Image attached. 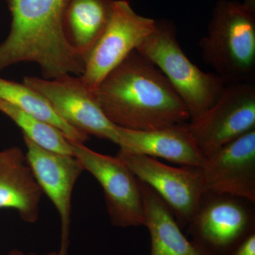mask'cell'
Returning <instances> with one entry per match:
<instances>
[{"instance_id":"1","label":"cell","mask_w":255,"mask_h":255,"mask_svg":"<svg viewBox=\"0 0 255 255\" xmlns=\"http://www.w3.org/2000/svg\"><path fill=\"white\" fill-rule=\"evenodd\" d=\"M95 92L106 117L123 128L156 130L190 120L169 80L137 50L104 79Z\"/></svg>"},{"instance_id":"2","label":"cell","mask_w":255,"mask_h":255,"mask_svg":"<svg viewBox=\"0 0 255 255\" xmlns=\"http://www.w3.org/2000/svg\"><path fill=\"white\" fill-rule=\"evenodd\" d=\"M11 29L0 45V71L21 63L38 64L43 78L81 76L85 61L69 44L63 21L70 0H6Z\"/></svg>"},{"instance_id":"3","label":"cell","mask_w":255,"mask_h":255,"mask_svg":"<svg viewBox=\"0 0 255 255\" xmlns=\"http://www.w3.org/2000/svg\"><path fill=\"white\" fill-rule=\"evenodd\" d=\"M199 47L203 59L225 83H252L255 78V0L218 1Z\"/></svg>"},{"instance_id":"4","label":"cell","mask_w":255,"mask_h":255,"mask_svg":"<svg viewBox=\"0 0 255 255\" xmlns=\"http://www.w3.org/2000/svg\"><path fill=\"white\" fill-rule=\"evenodd\" d=\"M137 51L163 73L187 107L190 122L214 105L226 84L214 73L201 70L185 54L177 40L173 23L156 20L154 31Z\"/></svg>"},{"instance_id":"5","label":"cell","mask_w":255,"mask_h":255,"mask_svg":"<svg viewBox=\"0 0 255 255\" xmlns=\"http://www.w3.org/2000/svg\"><path fill=\"white\" fill-rule=\"evenodd\" d=\"M254 205L237 196L206 192L187 226L191 243L202 255H229L255 232Z\"/></svg>"},{"instance_id":"6","label":"cell","mask_w":255,"mask_h":255,"mask_svg":"<svg viewBox=\"0 0 255 255\" xmlns=\"http://www.w3.org/2000/svg\"><path fill=\"white\" fill-rule=\"evenodd\" d=\"M117 156L168 206L180 227L187 228L207 192L200 169L172 167L155 157L121 149Z\"/></svg>"},{"instance_id":"7","label":"cell","mask_w":255,"mask_h":255,"mask_svg":"<svg viewBox=\"0 0 255 255\" xmlns=\"http://www.w3.org/2000/svg\"><path fill=\"white\" fill-rule=\"evenodd\" d=\"M85 170L97 179L103 189L110 222L117 228L145 225V209L140 182L117 156L104 155L85 144L71 142Z\"/></svg>"},{"instance_id":"8","label":"cell","mask_w":255,"mask_h":255,"mask_svg":"<svg viewBox=\"0 0 255 255\" xmlns=\"http://www.w3.org/2000/svg\"><path fill=\"white\" fill-rule=\"evenodd\" d=\"M23 83L43 96L56 114L87 135L119 143V127L106 117L95 91L80 76L65 75L48 79L25 77Z\"/></svg>"},{"instance_id":"9","label":"cell","mask_w":255,"mask_h":255,"mask_svg":"<svg viewBox=\"0 0 255 255\" xmlns=\"http://www.w3.org/2000/svg\"><path fill=\"white\" fill-rule=\"evenodd\" d=\"M156 20L137 14L128 0H114L113 12L103 34L85 61L81 75L96 92L101 82L155 29Z\"/></svg>"},{"instance_id":"10","label":"cell","mask_w":255,"mask_h":255,"mask_svg":"<svg viewBox=\"0 0 255 255\" xmlns=\"http://www.w3.org/2000/svg\"><path fill=\"white\" fill-rule=\"evenodd\" d=\"M206 156L255 129V86L250 82L226 85L214 105L189 124Z\"/></svg>"},{"instance_id":"11","label":"cell","mask_w":255,"mask_h":255,"mask_svg":"<svg viewBox=\"0 0 255 255\" xmlns=\"http://www.w3.org/2000/svg\"><path fill=\"white\" fill-rule=\"evenodd\" d=\"M26 159L43 194L54 205L61 223L60 251L68 254L71 226L72 196L83 171L74 155L53 152L40 147L23 136Z\"/></svg>"},{"instance_id":"12","label":"cell","mask_w":255,"mask_h":255,"mask_svg":"<svg viewBox=\"0 0 255 255\" xmlns=\"http://www.w3.org/2000/svg\"><path fill=\"white\" fill-rule=\"evenodd\" d=\"M199 169L207 192L255 204V129L205 156Z\"/></svg>"},{"instance_id":"13","label":"cell","mask_w":255,"mask_h":255,"mask_svg":"<svg viewBox=\"0 0 255 255\" xmlns=\"http://www.w3.org/2000/svg\"><path fill=\"white\" fill-rule=\"evenodd\" d=\"M121 150L162 158L182 166L200 168L205 156L193 137L189 124H178L152 130L119 127Z\"/></svg>"},{"instance_id":"14","label":"cell","mask_w":255,"mask_h":255,"mask_svg":"<svg viewBox=\"0 0 255 255\" xmlns=\"http://www.w3.org/2000/svg\"><path fill=\"white\" fill-rule=\"evenodd\" d=\"M42 195L26 153L16 146L0 150V209L14 210L23 222L34 223Z\"/></svg>"},{"instance_id":"15","label":"cell","mask_w":255,"mask_h":255,"mask_svg":"<svg viewBox=\"0 0 255 255\" xmlns=\"http://www.w3.org/2000/svg\"><path fill=\"white\" fill-rule=\"evenodd\" d=\"M139 182L145 209L144 226L150 234V255H202L184 236L168 206L149 186Z\"/></svg>"},{"instance_id":"16","label":"cell","mask_w":255,"mask_h":255,"mask_svg":"<svg viewBox=\"0 0 255 255\" xmlns=\"http://www.w3.org/2000/svg\"><path fill=\"white\" fill-rule=\"evenodd\" d=\"M114 4V0H70L69 3L64 33L85 63L110 22Z\"/></svg>"},{"instance_id":"17","label":"cell","mask_w":255,"mask_h":255,"mask_svg":"<svg viewBox=\"0 0 255 255\" xmlns=\"http://www.w3.org/2000/svg\"><path fill=\"white\" fill-rule=\"evenodd\" d=\"M0 99L53 126L70 142L85 144L90 139V135L74 128L60 118L43 96L23 83L0 78Z\"/></svg>"},{"instance_id":"18","label":"cell","mask_w":255,"mask_h":255,"mask_svg":"<svg viewBox=\"0 0 255 255\" xmlns=\"http://www.w3.org/2000/svg\"><path fill=\"white\" fill-rule=\"evenodd\" d=\"M0 112L19 127L23 136L36 145L53 152L74 155L71 142L53 126L1 99Z\"/></svg>"},{"instance_id":"19","label":"cell","mask_w":255,"mask_h":255,"mask_svg":"<svg viewBox=\"0 0 255 255\" xmlns=\"http://www.w3.org/2000/svg\"><path fill=\"white\" fill-rule=\"evenodd\" d=\"M229 255H255V232L242 241Z\"/></svg>"},{"instance_id":"20","label":"cell","mask_w":255,"mask_h":255,"mask_svg":"<svg viewBox=\"0 0 255 255\" xmlns=\"http://www.w3.org/2000/svg\"><path fill=\"white\" fill-rule=\"evenodd\" d=\"M6 255H68V254H65L60 250L58 251L50 252V253H45V254H37L34 253H26L20 251V250L13 249L11 250Z\"/></svg>"}]
</instances>
